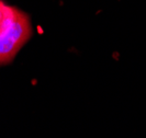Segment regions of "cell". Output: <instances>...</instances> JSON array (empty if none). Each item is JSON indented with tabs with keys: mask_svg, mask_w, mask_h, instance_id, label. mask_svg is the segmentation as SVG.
Listing matches in <instances>:
<instances>
[{
	"mask_svg": "<svg viewBox=\"0 0 146 138\" xmlns=\"http://www.w3.org/2000/svg\"><path fill=\"white\" fill-rule=\"evenodd\" d=\"M32 35L33 28L30 17L13 7L10 17L0 30V67L11 64Z\"/></svg>",
	"mask_w": 146,
	"mask_h": 138,
	"instance_id": "obj_1",
	"label": "cell"
},
{
	"mask_svg": "<svg viewBox=\"0 0 146 138\" xmlns=\"http://www.w3.org/2000/svg\"><path fill=\"white\" fill-rule=\"evenodd\" d=\"M12 10H13V7L8 6L2 0H0V30L5 25L8 18L10 17L11 12H12Z\"/></svg>",
	"mask_w": 146,
	"mask_h": 138,
	"instance_id": "obj_2",
	"label": "cell"
}]
</instances>
